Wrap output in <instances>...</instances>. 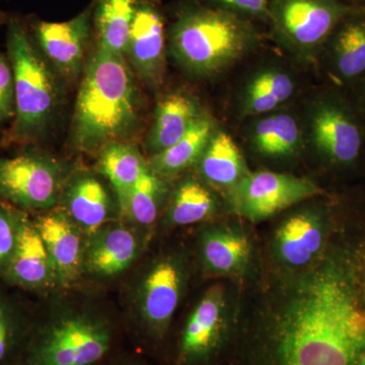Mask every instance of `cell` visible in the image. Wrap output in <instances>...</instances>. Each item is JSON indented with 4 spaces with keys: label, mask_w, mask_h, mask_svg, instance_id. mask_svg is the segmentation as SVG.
<instances>
[{
    "label": "cell",
    "mask_w": 365,
    "mask_h": 365,
    "mask_svg": "<svg viewBox=\"0 0 365 365\" xmlns=\"http://www.w3.org/2000/svg\"><path fill=\"white\" fill-rule=\"evenodd\" d=\"M201 173L220 187H232L248 174L241 153L232 137L215 132L200 158Z\"/></svg>",
    "instance_id": "25"
},
{
    "label": "cell",
    "mask_w": 365,
    "mask_h": 365,
    "mask_svg": "<svg viewBox=\"0 0 365 365\" xmlns=\"http://www.w3.org/2000/svg\"><path fill=\"white\" fill-rule=\"evenodd\" d=\"M312 131L319 153L330 162L348 165L359 158L364 143L361 125L342 103L329 101L319 106Z\"/></svg>",
    "instance_id": "11"
},
{
    "label": "cell",
    "mask_w": 365,
    "mask_h": 365,
    "mask_svg": "<svg viewBox=\"0 0 365 365\" xmlns=\"http://www.w3.org/2000/svg\"><path fill=\"white\" fill-rule=\"evenodd\" d=\"M199 115L195 101L185 93H170L163 98L155 111L148 138L153 155L176 144L191 128Z\"/></svg>",
    "instance_id": "21"
},
{
    "label": "cell",
    "mask_w": 365,
    "mask_h": 365,
    "mask_svg": "<svg viewBox=\"0 0 365 365\" xmlns=\"http://www.w3.org/2000/svg\"><path fill=\"white\" fill-rule=\"evenodd\" d=\"M352 6L356 7L365 14V0H353Z\"/></svg>",
    "instance_id": "35"
},
{
    "label": "cell",
    "mask_w": 365,
    "mask_h": 365,
    "mask_svg": "<svg viewBox=\"0 0 365 365\" xmlns=\"http://www.w3.org/2000/svg\"><path fill=\"white\" fill-rule=\"evenodd\" d=\"M249 19L213 6H189L170 31V46L178 61L198 76L225 71L258 42Z\"/></svg>",
    "instance_id": "3"
},
{
    "label": "cell",
    "mask_w": 365,
    "mask_h": 365,
    "mask_svg": "<svg viewBox=\"0 0 365 365\" xmlns=\"http://www.w3.org/2000/svg\"><path fill=\"white\" fill-rule=\"evenodd\" d=\"M34 225L51 258L60 287L73 284L85 272L88 237L63 208L40 215Z\"/></svg>",
    "instance_id": "10"
},
{
    "label": "cell",
    "mask_w": 365,
    "mask_h": 365,
    "mask_svg": "<svg viewBox=\"0 0 365 365\" xmlns=\"http://www.w3.org/2000/svg\"><path fill=\"white\" fill-rule=\"evenodd\" d=\"M213 7L225 9L244 18L269 21L268 0H210Z\"/></svg>",
    "instance_id": "32"
},
{
    "label": "cell",
    "mask_w": 365,
    "mask_h": 365,
    "mask_svg": "<svg viewBox=\"0 0 365 365\" xmlns=\"http://www.w3.org/2000/svg\"><path fill=\"white\" fill-rule=\"evenodd\" d=\"M14 324L6 307L0 306V362L6 359L11 348Z\"/></svg>",
    "instance_id": "33"
},
{
    "label": "cell",
    "mask_w": 365,
    "mask_h": 365,
    "mask_svg": "<svg viewBox=\"0 0 365 365\" xmlns=\"http://www.w3.org/2000/svg\"><path fill=\"white\" fill-rule=\"evenodd\" d=\"M215 209V200L207 188L195 180L180 185L170 209V222L188 225L206 220Z\"/></svg>",
    "instance_id": "29"
},
{
    "label": "cell",
    "mask_w": 365,
    "mask_h": 365,
    "mask_svg": "<svg viewBox=\"0 0 365 365\" xmlns=\"http://www.w3.org/2000/svg\"><path fill=\"white\" fill-rule=\"evenodd\" d=\"M294 83L285 72L267 71L258 74L247 88L244 100L245 115L272 111L292 97Z\"/></svg>",
    "instance_id": "26"
},
{
    "label": "cell",
    "mask_w": 365,
    "mask_h": 365,
    "mask_svg": "<svg viewBox=\"0 0 365 365\" xmlns=\"http://www.w3.org/2000/svg\"><path fill=\"white\" fill-rule=\"evenodd\" d=\"M269 21L284 44L299 52L325 45L343 19L356 7L335 0H268Z\"/></svg>",
    "instance_id": "6"
},
{
    "label": "cell",
    "mask_w": 365,
    "mask_h": 365,
    "mask_svg": "<svg viewBox=\"0 0 365 365\" xmlns=\"http://www.w3.org/2000/svg\"><path fill=\"white\" fill-rule=\"evenodd\" d=\"M353 260L331 251L281 289L270 322L276 365L357 364L365 312Z\"/></svg>",
    "instance_id": "1"
},
{
    "label": "cell",
    "mask_w": 365,
    "mask_h": 365,
    "mask_svg": "<svg viewBox=\"0 0 365 365\" xmlns=\"http://www.w3.org/2000/svg\"><path fill=\"white\" fill-rule=\"evenodd\" d=\"M16 113L13 67L9 57L0 53V123Z\"/></svg>",
    "instance_id": "31"
},
{
    "label": "cell",
    "mask_w": 365,
    "mask_h": 365,
    "mask_svg": "<svg viewBox=\"0 0 365 365\" xmlns=\"http://www.w3.org/2000/svg\"><path fill=\"white\" fill-rule=\"evenodd\" d=\"M66 170L54 158L26 153L0 160V197L28 209H52L61 200Z\"/></svg>",
    "instance_id": "7"
},
{
    "label": "cell",
    "mask_w": 365,
    "mask_h": 365,
    "mask_svg": "<svg viewBox=\"0 0 365 365\" xmlns=\"http://www.w3.org/2000/svg\"><path fill=\"white\" fill-rule=\"evenodd\" d=\"M356 365H365V352L364 354L360 357V359L359 360V362H357Z\"/></svg>",
    "instance_id": "37"
},
{
    "label": "cell",
    "mask_w": 365,
    "mask_h": 365,
    "mask_svg": "<svg viewBox=\"0 0 365 365\" xmlns=\"http://www.w3.org/2000/svg\"><path fill=\"white\" fill-rule=\"evenodd\" d=\"M299 140V125L290 115H272L261 120L254 128L255 146L268 157H284L294 153Z\"/></svg>",
    "instance_id": "27"
},
{
    "label": "cell",
    "mask_w": 365,
    "mask_h": 365,
    "mask_svg": "<svg viewBox=\"0 0 365 365\" xmlns=\"http://www.w3.org/2000/svg\"><path fill=\"white\" fill-rule=\"evenodd\" d=\"M148 169L150 165L134 144L111 141L103 148L98 158V170L111 182L121 212L132 189Z\"/></svg>",
    "instance_id": "20"
},
{
    "label": "cell",
    "mask_w": 365,
    "mask_h": 365,
    "mask_svg": "<svg viewBox=\"0 0 365 365\" xmlns=\"http://www.w3.org/2000/svg\"><path fill=\"white\" fill-rule=\"evenodd\" d=\"M186 280V270L177 256L158 259L144 273L134 294L137 327L144 336L158 339L167 332L179 306Z\"/></svg>",
    "instance_id": "8"
},
{
    "label": "cell",
    "mask_w": 365,
    "mask_h": 365,
    "mask_svg": "<svg viewBox=\"0 0 365 365\" xmlns=\"http://www.w3.org/2000/svg\"><path fill=\"white\" fill-rule=\"evenodd\" d=\"M9 277L30 288L58 287V277L44 242L34 222L21 215L18 240L7 264Z\"/></svg>",
    "instance_id": "18"
},
{
    "label": "cell",
    "mask_w": 365,
    "mask_h": 365,
    "mask_svg": "<svg viewBox=\"0 0 365 365\" xmlns=\"http://www.w3.org/2000/svg\"><path fill=\"white\" fill-rule=\"evenodd\" d=\"M140 252L136 230L108 223L88 237L83 271L102 279L116 277L131 267Z\"/></svg>",
    "instance_id": "13"
},
{
    "label": "cell",
    "mask_w": 365,
    "mask_h": 365,
    "mask_svg": "<svg viewBox=\"0 0 365 365\" xmlns=\"http://www.w3.org/2000/svg\"><path fill=\"white\" fill-rule=\"evenodd\" d=\"M326 222L317 210H302L288 216L275 235L278 259L288 267L311 265L323 249Z\"/></svg>",
    "instance_id": "15"
},
{
    "label": "cell",
    "mask_w": 365,
    "mask_h": 365,
    "mask_svg": "<svg viewBox=\"0 0 365 365\" xmlns=\"http://www.w3.org/2000/svg\"><path fill=\"white\" fill-rule=\"evenodd\" d=\"M225 297L220 287L210 288L185 326L178 359L182 365L202 361L212 351L222 326Z\"/></svg>",
    "instance_id": "16"
},
{
    "label": "cell",
    "mask_w": 365,
    "mask_h": 365,
    "mask_svg": "<svg viewBox=\"0 0 365 365\" xmlns=\"http://www.w3.org/2000/svg\"><path fill=\"white\" fill-rule=\"evenodd\" d=\"M213 134L212 120L206 115H199L191 128L176 144L153 155L148 165L150 170L160 177L179 174L200 160Z\"/></svg>",
    "instance_id": "22"
},
{
    "label": "cell",
    "mask_w": 365,
    "mask_h": 365,
    "mask_svg": "<svg viewBox=\"0 0 365 365\" xmlns=\"http://www.w3.org/2000/svg\"><path fill=\"white\" fill-rule=\"evenodd\" d=\"M7 50L13 67L16 121L11 137L25 140L44 129L57 102L54 76L20 21L11 20Z\"/></svg>",
    "instance_id": "5"
},
{
    "label": "cell",
    "mask_w": 365,
    "mask_h": 365,
    "mask_svg": "<svg viewBox=\"0 0 365 365\" xmlns=\"http://www.w3.org/2000/svg\"><path fill=\"white\" fill-rule=\"evenodd\" d=\"M314 182L292 175L248 173L230 191L235 212L251 222H260L307 199L322 195Z\"/></svg>",
    "instance_id": "9"
},
{
    "label": "cell",
    "mask_w": 365,
    "mask_h": 365,
    "mask_svg": "<svg viewBox=\"0 0 365 365\" xmlns=\"http://www.w3.org/2000/svg\"><path fill=\"white\" fill-rule=\"evenodd\" d=\"M201 252L209 270L232 274L248 263L251 245L242 232L230 228H215L204 232Z\"/></svg>",
    "instance_id": "23"
},
{
    "label": "cell",
    "mask_w": 365,
    "mask_h": 365,
    "mask_svg": "<svg viewBox=\"0 0 365 365\" xmlns=\"http://www.w3.org/2000/svg\"><path fill=\"white\" fill-rule=\"evenodd\" d=\"M335 1L342 2V4H348V6H351L353 4V0H335Z\"/></svg>",
    "instance_id": "36"
},
{
    "label": "cell",
    "mask_w": 365,
    "mask_h": 365,
    "mask_svg": "<svg viewBox=\"0 0 365 365\" xmlns=\"http://www.w3.org/2000/svg\"><path fill=\"white\" fill-rule=\"evenodd\" d=\"M91 24V9L61 23L36 24V38L43 52L67 78H74L81 71L90 41Z\"/></svg>",
    "instance_id": "14"
},
{
    "label": "cell",
    "mask_w": 365,
    "mask_h": 365,
    "mask_svg": "<svg viewBox=\"0 0 365 365\" xmlns=\"http://www.w3.org/2000/svg\"><path fill=\"white\" fill-rule=\"evenodd\" d=\"M165 186L155 173L148 169L132 189L122 215L140 227H150L157 222Z\"/></svg>",
    "instance_id": "28"
},
{
    "label": "cell",
    "mask_w": 365,
    "mask_h": 365,
    "mask_svg": "<svg viewBox=\"0 0 365 365\" xmlns=\"http://www.w3.org/2000/svg\"><path fill=\"white\" fill-rule=\"evenodd\" d=\"M136 6L135 0H98L95 14L98 48L126 54Z\"/></svg>",
    "instance_id": "24"
},
{
    "label": "cell",
    "mask_w": 365,
    "mask_h": 365,
    "mask_svg": "<svg viewBox=\"0 0 365 365\" xmlns=\"http://www.w3.org/2000/svg\"><path fill=\"white\" fill-rule=\"evenodd\" d=\"M21 215L0 206V268L7 266L16 248Z\"/></svg>",
    "instance_id": "30"
},
{
    "label": "cell",
    "mask_w": 365,
    "mask_h": 365,
    "mask_svg": "<svg viewBox=\"0 0 365 365\" xmlns=\"http://www.w3.org/2000/svg\"><path fill=\"white\" fill-rule=\"evenodd\" d=\"M98 365H138L137 362L132 361V360H111V361H108L105 360L104 362Z\"/></svg>",
    "instance_id": "34"
},
{
    "label": "cell",
    "mask_w": 365,
    "mask_h": 365,
    "mask_svg": "<svg viewBox=\"0 0 365 365\" xmlns=\"http://www.w3.org/2000/svg\"><path fill=\"white\" fill-rule=\"evenodd\" d=\"M116 340L115 327L103 314L62 311L38 331L28 365H98L109 359Z\"/></svg>",
    "instance_id": "4"
},
{
    "label": "cell",
    "mask_w": 365,
    "mask_h": 365,
    "mask_svg": "<svg viewBox=\"0 0 365 365\" xmlns=\"http://www.w3.org/2000/svg\"><path fill=\"white\" fill-rule=\"evenodd\" d=\"M327 43L336 71L345 81L365 76V14L357 11L338 24Z\"/></svg>",
    "instance_id": "19"
},
{
    "label": "cell",
    "mask_w": 365,
    "mask_h": 365,
    "mask_svg": "<svg viewBox=\"0 0 365 365\" xmlns=\"http://www.w3.org/2000/svg\"><path fill=\"white\" fill-rule=\"evenodd\" d=\"M137 122V91L124 55L98 48L79 88L73 141L90 151L128 133Z\"/></svg>",
    "instance_id": "2"
},
{
    "label": "cell",
    "mask_w": 365,
    "mask_h": 365,
    "mask_svg": "<svg viewBox=\"0 0 365 365\" xmlns=\"http://www.w3.org/2000/svg\"><path fill=\"white\" fill-rule=\"evenodd\" d=\"M63 209L86 237L108 225L114 208L109 192L88 173H78L67 180L61 200Z\"/></svg>",
    "instance_id": "17"
},
{
    "label": "cell",
    "mask_w": 365,
    "mask_h": 365,
    "mask_svg": "<svg viewBox=\"0 0 365 365\" xmlns=\"http://www.w3.org/2000/svg\"><path fill=\"white\" fill-rule=\"evenodd\" d=\"M126 54L148 85L155 86L162 81L165 66V21L150 2L137 4Z\"/></svg>",
    "instance_id": "12"
}]
</instances>
